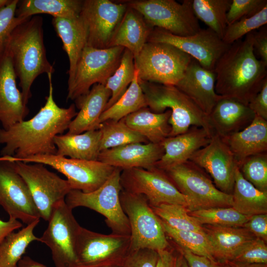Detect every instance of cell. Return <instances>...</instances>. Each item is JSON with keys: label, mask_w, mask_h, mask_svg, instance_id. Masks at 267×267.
Returning <instances> with one entry per match:
<instances>
[{"label": "cell", "mask_w": 267, "mask_h": 267, "mask_svg": "<svg viewBox=\"0 0 267 267\" xmlns=\"http://www.w3.org/2000/svg\"><path fill=\"white\" fill-rule=\"evenodd\" d=\"M48 95L46 102L31 119L18 122L7 129L0 128V144L4 146L1 156L22 158L28 156L56 154L54 138L68 130L76 116L75 105L60 107L53 98L52 74L47 75Z\"/></svg>", "instance_id": "6da1fadb"}, {"label": "cell", "mask_w": 267, "mask_h": 267, "mask_svg": "<svg viewBox=\"0 0 267 267\" xmlns=\"http://www.w3.org/2000/svg\"><path fill=\"white\" fill-rule=\"evenodd\" d=\"M253 35L252 32L231 44L214 69L216 93L247 105L267 79V64L255 55Z\"/></svg>", "instance_id": "7a4b0ae2"}, {"label": "cell", "mask_w": 267, "mask_h": 267, "mask_svg": "<svg viewBox=\"0 0 267 267\" xmlns=\"http://www.w3.org/2000/svg\"><path fill=\"white\" fill-rule=\"evenodd\" d=\"M43 26L40 16L26 19L12 32L5 51L19 79L26 105L31 97V87L36 79L43 74L54 72L53 66L47 58Z\"/></svg>", "instance_id": "3957f363"}, {"label": "cell", "mask_w": 267, "mask_h": 267, "mask_svg": "<svg viewBox=\"0 0 267 267\" xmlns=\"http://www.w3.org/2000/svg\"><path fill=\"white\" fill-rule=\"evenodd\" d=\"M138 81L152 112L160 113L167 109L171 111L169 137L183 134L192 126L203 128L213 135L208 116L175 86Z\"/></svg>", "instance_id": "277c9868"}, {"label": "cell", "mask_w": 267, "mask_h": 267, "mask_svg": "<svg viewBox=\"0 0 267 267\" xmlns=\"http://www.w3.org/2000/svg\"><path fill=\"white\" fill-rule=\"evenodd\" d=\"M192 59L172 44L147 42L134 57V63L139 80L175 86Z\"/></svg>", "instance_id": "5b68a950"}, {"label": "cell", "mask_w": 267, "mask_h": 267, "mask_svg": "<svg viewBox=\"0 0 267 267\" xmlns=\"http://www.w3.org/2000/svg\"><path fill=\"white\" fill-rule=\"evenodd\" d=\"M121 171L115 168L106 182L91 192L86 193L78 190H71L66 196L65 201L72 210L84 207L103 215L112 233L130 235L129 220L120 200V193L123 189L120 182Z\"/></svg>", "instance_id": "8992f818"}, {"label": "cell", "mask_w": 267, "mask_h": 267, "mask_svg": "<svg viewBox=\"0 0 267 267\" xmlns=\"http://www.w3.org/2000/svg\"><path fill=\"white\" fill-rule=\"evenodd\" d=\"M177 189L185 197L188 212L232 205V194L214 184L200 167L188 160L164 171Z\"/></svg>", "instance_id": "52a82bcc"}, {"label": "cell", "mask_w": 267, "mask_h": 267, "mask_svg": "<svg viewBox=\"0 0 267 267\" xmlns=\"http://www.w3.org/2000/svg\"><path fill=\"white\" fill-rule=\"evenodd\" d=\"M120 200L130 226L131 250L146 248L158 252L170 246L159 218L144 195L122 189Z\"/></svg>", "instance_id": "ba28073f"}, {"label": "cell", "mask_w": 267, "mask_h": 267, "mask_svg": "<svg viewBox=\"0 0 267 267\" xmlns=\"http://www.w3.org/2000/svg\"><path fill=\"white\" fill-rule=\"evenodd\" d=\"M138 12L146 22L176 36L194 35L201 30L192 6V0L180 3L174 0H122Z\"/></svg>", "instance_id": "9c48e42d"}, {"label": "cell", "mask_w": 267, "mask_h": 267, "mask_svg": "<svg viewBox=\"0 0 267 267\" xmlns=\"http://www.w3.org/2000/svg\"><path fill=\"white\" fill-rule=\"evenodd\" d=\"M3 157L11 161L40 163L48 165L64 175L72 190L90 193L102 185L115 168L99 161H88L58 156L56 154L37 155L22 158Z\"/></svg>", "instance_id": "30bf717a"}, {"label": "cell", "mask_w": 267, "mask_h": 267, "mask_svg": "<svg viewBox=\"0 0 267 267\" xmlns=\"http://www.w3.org/2000/svg\"><path fill=\"white\" fill-rule=\"evenodd\" d=\"M131 251L130 235L103 234L81 227L77 267H121Z\"/></svg>", "instance_id": "8fae6325"}, {"label": "cell", "mask_w": 267, "mask_h": 267, "mask_svg": "<svg viewBox=\"0 0 267 267\" xmlns=\"http://www.w3.org/2000/svg\"><path fill=\"white\" fill-rule=\"evenodd\" d=\"M62 200L56 203L39 242L50 250L55 267H77L76 247L81 226Z\"/></svg>", "instance_id": "7c38bea8"}, {"label": "cell", "mask_w": 267, "mask_h": 267, "mask_svg": "<svg viewBox=\"0 0 267 267\" xmlns=\"http://www.w3.org/2000/svg\"><path fill=\"white\" fill-rule=\"evenodd\" d=\"M124 49L119 46L97 49L86 45L78 61L73 84L68 89L67 100L87 94L95 84L105 86L118 67Z\"/></svg>", "instance_id": "4fadbf2b"}, {"label": "cell", "mask_w": 267, "mask_h": 267, "mask_svg": "<svg viewBox=\"0 0 267 267\" xmlns=\"http://www.w3.org/2000/svg\"><path fill=\"white\" fill-rule=\"evenodd\" d=\"M12 162L26 183L41 218L48 221L54 205L65 200L72 190L69 183L42 164Z\"/></svg>", "instance_id": "5bb4252c"}, {"label": "cell", "mask_w": 267, "mask_h": 267, "mask_svg": "<svg viewBox=\"0 0 267 267\" xmlns=\"http://www.w3.org/2000/svg\"><path fill=\"white\" fill-rule=\"evenodd\" d=\"M120 182L123 190L144 195L151 207L162 204L187 206L185 197L165 172L156 167L149 170L138 168L123 170Z\"/></svg>", "instance_id": "9a60e30c"}, {"label": "cell", "mask_w": 267, "mask_h": 267, "mask_svg": "<svg viewBox=\"0 0 267 267\" xmlns=\"http://www.w3.org/2000/svg\"><path fill=\"white\" fill-rule=\"evenodd\" d=\"M148 42L172 44L188 54L205 69L213 71L218 60L230 46L208 28L201 29L194 35L186 37L154 28Z\"/></svg>", "instance_id": "2e32d148"}, {"label": "cell", "mask_w": 267, "mask_h": 267, "mask_svg": "<svg viewBox=\"0 0 267 267\" xmlns=\"http://www.w3.org/2000/svg\"><path fill=\"white\" fill-rule=\"evenodd\" d=\"M0 206L27 225L41 218L30 190L12 161L0 157Z\"/></svg>", "instance_id": "e0dca14e"}, {"label": "cell", "mask_w": 267, "mask_h": 267, "mask_svg": "<svg viewBox=\"0 0 267 267\" xmlns=\"http://www.w3.org/2000/svg\"><path fill=\"white\" fill-rule=\"evenodd\" d=\"M127 8L121 1L84 0L80 15L87 27V46L97 49L109 48Z\"/></svg>", "instance_id": "ac0fdd59"}, {"label": "cell", "mask_w": 267, "mask_h": 267, "mask_svg": "<svg viewBox=\"0 0 267 267\" xmlns=\"http://www.w3.org/2000/svg\"><path fill=\"white\" fill-rule=\"evenodd\" d=\"M208 173L220 190L231 194L237 164L233 155L217 135L210 142L195 152L189 160Z\"/></svg>", "instance_id": "d6986e66"}, {"label": "cell", "mask_w": 267, "mask_h": 267, "mask_svg": "<svg viewBox=\"0 0 267 267\" xmlns=\"http://www.w3.org/2000/svg\"><path fill=\"white\" fill-rule=\"evenodd\" d=\"M16 76L9 56H0V122L3 129L24 121L29 110L16 85Z\"/></svg>", "instance_id": "ffe728a7"}, {"label": "cell", "mask_w": 267, "mask_h": 267, "mask_svg": "<svg viewBox=\"0 0 267 267\" xmlns=\"http://www.w3.org/2000/svg\"><path fill=\"white\" fill-rule=\"evenodd\" d=\"M216 75L192 59L182 77L175 86L189 97L207 116L222 96L215 90Z\"/></svg>", "instance_id": "44dd1931"}, {"label": "cell", "mask_w": 267, "mask_h": 267, "mask_svg": "<svg viewBox=\"0 0 267 267\" xmlns=\"http://www.w3.org/2000/svg\"><path fill=\"white\" fill-rule=\"evenodd\" d=\"M164 153L161 143H133L100 151L98 161L122 171L134 168L149 170L155 167Z\"/></svg>", "instance_id": "7402d4cb"}, {"label": "cell", "mask_w": 267, "mask_h": 267, "mask_svg": "<svg viewBox=\"0 0 267 267\" xmlns=\"http://www.w3.org/2000/svg\"><path fill=\"white\" fill-rule=\"evenodd\" d=\"M212 136L205 129L192 126L183 134L166 138L161 142L164 154L155 167L165 171L186 162L195 152L207 145Z\"/></svg>", "instance_id": "603a6c76"}, {"label": "cell", "mask_w": 267, "mask_h": 267, "mask_svg": "<svg viewBox=\"0 0 267 267\" xmlns=\"http://www.w3.org/2000/svg\"><path fill=\"white\" fill-rule=\"evenodd\" d=\"M255 116L248 105L222 97L208 116L213 135L224 137L245 129Z\"/></svg>", "instance_id": "cb8c5ba5"}, {"label": "cell", "mask_w": 267, "mask_h": 267, "mask_svg": "<svg viewBox=\"0 0 267 267\" xmlns=\"http://www.w3.org/2000/svg\"><path fill=\"white\" fill-rule=\"evenodd\" d=\"M213 258L220 262L232 261L257 237L241 226L202 225Z\"/></svg>", "instance_id": "d4e9b609"}, {"label": "cell", "mask_w": 267, "mask_h": 267, "mask_svg": "<svg viewBox=\"0 0 267 267\" xmlns=\"http://www.w3.org/2000/svg\"><path fill=\"white\" fill-rule=\"evenodd\" d=\"M111 96V91L105 86L97 84L87 94L75 100L79 111L69 124L67 133L79 134L99 130L100 117Z\"/></svg>", "instance_id": "484cf974"}, {"label": "cell", "mask_w": 267, "mask_h": 267, "mask_svg": "<svg viewBox=\"0 0 267 267\" xmlns=\"http://www.w3.org/2000/svg\"><path fill=\"white\" fill-rule=\"evenodd\" d=\"M52 24L63 43L69 63L68 89L72 86L77 65L82 52L87 45L88 30L81 16L75 18L53 17Z\"/></svg>", "instance_id": "4316f807"}, {"label": "cell", "mask_w": 267, "mask_h": 267, "mask_svg": "<svg viewBox=\"0 0 267 267\" xmlns=\"http://www.w3.org/2000/svg\"><path fill=\"white\" fill-rule=\"evenodd\" d=\"M221 138L233 155L238 167L247 157L267 152V121L256 115L244 130Z\"/></svg>", "instance_id": "83f0119b"}, {"label": "cell", "mask_w": 267, "mask_h": 267, "mask_svg": "<svg viewBox=\"0 0 267 267\" xmlns=\"http://www.w3.org/2000/svg\"><path fill=\"white\" fill-rule=\"evenodd\" d=\"M154 28L146 22L138 12L128 6L112 38L109 47H124L129 50L134 57L148 42Z\"/></svg>", "instance_id": "f1b7e54d"}, {"label": "cell", "mask_w": 267, "mask_h": 267, "mask_svg": "<svg viewBox=\"0 0 267 267\" xmlns=\"http://www.w3.org/2000/svg\"><path fill=\"white\" fill-rule=\"evenodd\" d=\"M101 136L99 129L79 134H58L54 138L56 154L72 159L98 161Z\"/></svg>", "instance_id": "f546056e"}, {"label": "cell", "mask_w": 267, "mask_h": 267, "mask_svg": "<svg viewBox=\"0 0 267 267\" xmlns=\"http://www.w3.org/2000/svg\"><path fill=\"white\" fill-rule=\"evenodd\" d=\"M171 115L169 109L157 113L144 107L122 120L130 128L145 137L149 142L160 143L169 137L171 127L169 120Z\"/></svg>", "instance_id": "4dcf8cb0"}, {"label": "cell", "mask_w": 267, "mask_h": 267, "mask_svg": "<svg viewBox=\"0 0 267 267\" xmlns=\"http://www.w3.org/2000/svg\"><path fill=\"white\" fill-rule=\"evenodd\" d=\"M231 194L232 207L240 214L251 217L267 213V192L259 190L245 179L238 167Z\"/></svg>", "instance_id": "1f68e13d"}, {"label": "cell", "mask_w": 267, "mask_h": 267, "mask_svg": "<svg viewBox=\"0 0 267 267\" xmlns=\"http://www.w3.org/2000/svg\"><path fill=\"white\" fill-rule=\"evenodd\" d=\"M83 1L82 0H19L16 16L29 18L40 14L54 17L75 18L80 16Z\"/></svg>", "instance_id": "d6a6232c"}, {"label": "cell", "mask_w": 267, "mask_h": 267, "mask_svg": "<svg viewBox=\"0 0 267 267\" xmlns=\"http://www.w3.org/2000/svg\"><path fill=\"white\" fill-rule=\"evenodd\" d=\"M40 222L37 220L18 232H13L0 243V267H18L28 246L33 241H39L34 233Z\"/></svg>", "instance_id": "836d02e7"}, {"label": "cell", "mask_w": 267, "mask_h": 267, "mask_svg": "<svg viewBox=\"0 0 267 267\" xmlns=\"http://www.w3.org/2000/svg\"><path fill=\"white\" fill-rule=\"evenodd\" d=\"M144 107H147V105L138 83L137 71L135 69L134 79L127 90L117 102L103 112L99 123L101 125L106 121H120Z\"/></svg>", "instance_id": "e575fe53"}, {"label": "cell", "mask_w": 267, "mask_h": 267, "mask_svg": "<svg viewBox=\"0 0 267 267\" xmlns=\"http://www.w3.org/2000/svg\"><path fill=\"white\" fill-rule=\"evenodd\" d=\"M231 2V0H192V6L197 19L222 39Z\"/></svg>", "instance_id": "d590c367"}, {"label": "cell", "mask_w": 267, "mask_h": 267, "mask_svg": "<svg viewBox=\"0 0 267 267\" xmlns=\"http://www.w3.org/2000/svg\"><path fill=\"white\" fill-rule=\"evenodd\" d=\"M100 151L133 143L149 142L147 139L130 128L122 120L106 121L101 124Z\"/></svg>", "instance_id": "8d00e7d4"}, {"label": "cell", "mask_w": 267, "mask_h": 267, "mask_svg": "<svg viewBox=\"0 0 267 267\" xmlns=\"http://www.w3.org/2000/svg\"><path fill=\"white\" fill-rule=\"evenodd\" d=\"M134 55L125 48L118 67L107 80L105 86L111 91V96L104 110L113 105L124 94L134 79Z\"/></svg>", "instance_id": "74e56055"}, {"label": "cell", "mask_w": 267, "mask_h": 267, "mask_svg": "<svg viewBox=\"0 0 267 267\" xmlns=\"http://www.w3.org/2000/svg\"><path fill=\"white\" fill-rule=\"evenodd\" d=\"M151 207L161 220L173 228L204 233L202 225L189 215L186 208L182 205L162 204Z\"/></svg>", "instance_id": "f35d334b"}, {"label": "cell", "mask_w": 267, "mask_h": 267, "mask_svg": "<svg viewBox=\"0 0 267 267\" xmlns=\"http://www.w3.org/2000/svg\"><path fill=\"white\" fill-rule=\"evenodd\" d=\"M160 221L166 235L170 237L177 246L185 248L195 255L216 261L213 257L209 243L204 233L177 230L160 219Z\"/></svg>", "instance_id": "ab89813d"}, {"label": "cell", "mask_w": 267, "mask_h": 267, "mask_svg": "<svg viewBox=\"0 0 267 267\" xmlns=\"http://www.w3.org/2000/svg\"><path fill=\"white\" fill-rule=\"evenodd\" d=\"M200 224L226 226H241L249 220L232 207H218L195 210L188 212Z\"/></svg>", "instance_id": "60d3db41"}, {"label": "cell", "mask_w": 267, "mask_h": 267, "mask_svg": "<svg viewBox=\"0 0 267 267\" xmlns=\"http://www.w3.org/2000/svg\"><path fill=\"white\" fill-rule=\"evenodd\" d=\"M238 167L245 179L259 190L267 192V152L247 157Z\"/></svg>", "instance_id": "b9f144b4"}, {"label": "cell", "mask_w": 267, "mask_h": 267, "mask_svg": "<svg viewBox=\"0 0 267 267\" xmlns=\"http://www.w3.org/2000/svg\"><path fill=\"white\" fill-rule=\"evenodd\" d=\"M267 23V5L255 14L243 18L227 25L222 41L231 45L244 36Z\"/></svg>", "instance_id": "7bdbcfd3"}, {"label": "cell", "mask_w": 267, "mask_h": 267, "mask_svg": "<svg viewBox=\"0 0 267 267\" xmlns=\"http://www.w3.org/2000/svg\"><path fill=\"white\" fill-rule=\"evenodd\" d=\"M18 0H12L7 6L0 8V56L5 53L11 34L14 29L28 18L16 16Z\"/></svg>", "instance_id": "ee69618b"}, {"label": "cell", "mask_w": 267, "mask_h": 267, "mask_svg": "<svg viewBox=\"0 0 267 267\" xmlns=\"http://www.w3.org/2000/svg\"><path fill=\"white\" fill-rule=\"evenodd\" d=\"M266 5L267 0H231L226 15L227 25L255 14Z\"/></svg>", "instance_id": "f6af8a7d"}, {"label": "cell", "mask_w": 267, "mask_h": 267, "mask_svg": "<svg viewBox=\"0 0 267 267\" xmlns=\"http://www.w3.org/2000/svg\"><path fill=\"white\" fill-rule=\"evenodd\" d=\"M232 261L242 264H267V246L265 241L256 238L245 247Z\"/></svg>", "instance_id": "bcb514c9"}, {"label": "cell", "mask_w": 267, "mask_h": 267, "mask_svg": "<svg viewBox=\"0 0 267 267\" xmlns=\"http://www.w3.org/2000/svg\"><path fill=\"white\" fill-rule=\"evenodd\" d=\"M158 257L157 251L149 249L131 250L122 267H156Z\"/></svg>", "instance_id": "7dc6e473"}, {"label": "cell", "mask_w": 267, "mask_h": 267, "mask_svg": "<svg viewBox=\"0 0 267 267\" xmlns=\"http://www.w3.org/2000/svg\"><path fill=\"white\" fill-rule=\"evenodd\" d=\"M176 249L182 255L189 267H228L224 262L195 255L182 247L177 246Z\"/></svg>", "instance_id": "c3c4849f"}, {"label": "cell", "mask_w": 267, "mask_h": 267, "mask_svg": "<svg viewBox=\"0 0 267 267\" xmlns=\"http://www.w3.org/2000/svg\"><path fill=\"white\" fill-rule=\"evenodd\" d=\"M257 238L267 240V214L251 216L243 225Z\"/></svg>", "instance_id": "681fc988"}, {"label": "cell", "mask_w": 267, "mask_h": 267, "mask_svg": "<svg viewBox=\"0 0 267 267\" xmlns=\"http://www.w3.org/2000/svg\"><path fill=\"white\" fill-rule=\"evenodd\" d=\"M157 252L158 257L156 267H181L183 256L177 249L170 246Z\"/></svg>", "instance_id": "f907efd6"}, {"label": "cell", "mask_w": 267, "mask_h": 267, "mask_svg": "<svg viewBox=\"0 0 267 267\" xmlns=\"http://www.w3.org/2000/svg\"><path fill=\"white\" fill-rule=\"evenodd\" d=\"M248 106L256 116L267 121V79L258 93L249 102Z\"/></svg>", "instance_id": "816d5d0a"}, {"label": "cell", "mask_w": 267, "mask_h": 267, "mask_svg": "<svg viewBox=\"0 0 267 267\" xmlns=\"http://www.w3.org/2000/svg\"><path fill=\"white\" fill-rule=\"evenodd\" d=\"M253 47L256 50L260 60L267 64V30L264 28L257 32H254Z\"/></svg>", "instance_id": "f5cc1de1"}, {"label": "cell", "mask_w": 267, "mask_h": 267, "mask_svg": "<svg viewBox=\"0 0 267 267\" xmlns=\"http://www.w3.org/2000/svg\"><path fill=\"white\" fill-rule=\"evenodd\" d=\"M23 226L21 222L16 219L9 218L7 221L0 219V243L9 234Z\"/></svg>", "instance_id": "db71d44e"}, {"label": "cell", "mask_w": 267, "mask_h": 267, "mask_svg": "<svg viewBox=\"0 0 267 267\" xmlns=\"http://www.w3.org/2000/svg\"><path fill=\"white\" fill-rule=\"evenodd\" d=\"M18 267H46V266L26 256L23 257L19 261Z\"/></svg>", "instance_id": "11a10c76"}, {"label": "cell", "mask_w": 267, "mask_h": 267, "mask_svg": "<svg viewBox=\"0 0 267 267\" xmlns=\"http://www.w3.org/2000/svg\"><path fill=\"white\" fill-rule=\"evenodd\" d=\"M228 267H267L266 264H242L233 261L224 262Z\"/></svg>", "instance_id": "9f6ffc18"}, {"label": "cell", "mask_w": 267, "mask_h": 267, "mask_svg": "<svg viewBox=\"0 0 267 267\" xmlns=\"http://www.w3.org/2000/svg\"><path fill=\"white\" fill-rule=\"evenodd\" d=\"M12 0H0V8L8 5Z\"/></svg>", "instance_id": "6f0895ef"}, {"label": "cell", "mask_w": 267, "mask_h": 267, "mask_svg": "<svg viewBox=\"0 0 267 267\" xmlns=\"http://www.w3.org/2000/svg\"><path fill=\"white\" fill-rule=\"evenodd\" d=\"M181 267H189L183 257Z\"/></svg>", "instance_id": "680465c9"}, {"label": "cell", "mask_w": 267, "mask_h": 267, "mask_svg": "<svg viewBox=\"0 0 267 267\" xmlns=\"http://www.w3.org/2000/svg\"></svg>", "instance_id": "91938a15"}]
</instances>
